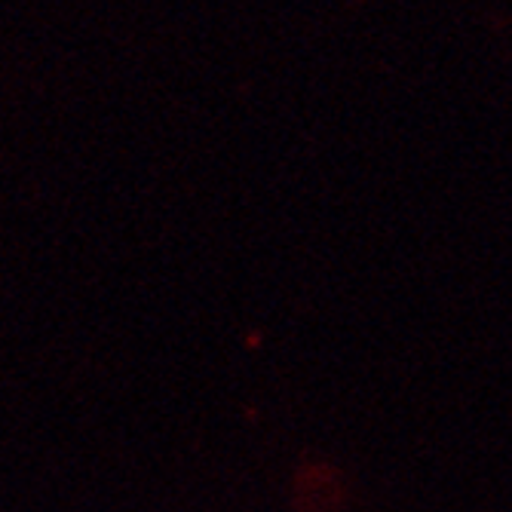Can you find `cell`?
Returning a JSON list of instances; mask_svg holds the SVG:
<instances>
[{
	"instance_id": "1",
	"label": "cell",
	"mask_w": 512,
	"mask_h": 512,
	"mask_svg": "<svg viewBox=\"0 0 512 512\" xmlns=\"http://www.w3.org/2000/svg\"><path fill=\"white\" fill-rule=\"evenodd\" d=\"M344 503V479L332 463H310L298 473L295 506L298 512H338Z\"/></svg>"
}]
</instances>
